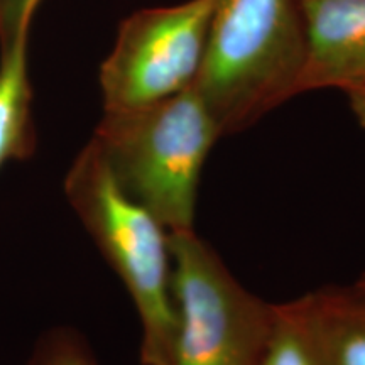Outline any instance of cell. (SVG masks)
<instances>
[{"label": "cell", "instance_id": "1", "mask_svg": "<svg viewBox=\"0 0 365 365\" xmlns=\"http://www.w3.org/2000/svg\"><path fill=\"white\" fill-rule=\"evenodd\" d=\"M304 56L299 0H217L195 90L237 134L299 95Z\"/></svg>", "mask_w": 365, "mask_h": 365}, {"label": "cell", "instance_id": "4", "mask_svg": "<svg viewBox=\"0 0 365 365\" xmlns=\"http://www.w3.org/2000/svg\"><path fill=\"white\" fill-rule=\"evenodd\" d=\"M178 330L173 365H259L274 318L195 230L171 234Z\"/></svg>", "mask_w": 365, "mask_h": 365}, {"label": "cell", "instance_id": "7", "mask_svg": "<svg viewBox=\"0 0 365 365\" xmlns=\"http://www.w3.org/2000/svg\"><path fill=\"white\" fill-rule=\"evenodd\" d=\"M31 29L33 22L0 46V170L11 161L29 159L38 144L29 70Z\"/></svg>", "mask_w": 365, "mask_h": 365}, {"label": "cell", "instance_id": "9", "mask_svg": "<svg viewBox=\"0 0 365 365\" xmlns=\"http://www.w3.org/2000/svg\"><path fill=\"white\" fill-rule=\"evenodd\" d=\"M259 365H331L308 294L274 304L271 333Z\"/></svg>", "mask_w": 365, "mask_h": 365}, {"label": "cell", "instance_id": "11", "mask_svg": "<svg viewBox=\"0 0 365 365\" xmlns=\"http://www.w3.org/2000/svg\"><path fill=\"white\" fill-rule=\"evenodd\" d=\"M43 0H0V46L11 43L22 27L34 22Z\"/></svg>", "mask_w": 365, "mask_h": 365}, {"label": "cell", "instance_id": "2", "mask_svg": "<svg viewBox=\"0 0 365 365\" xmlns=\"http://www.w3.org/2000/svg\"><path fill=\"white\" fill-rule=\"evenodd\" d=\"M65 193L140 319V364L173 365L178 330L171 232L122 190L93 139L80 150Z\"/></svg>", "mask_w": 365, "mask_h": 365}, {"label": "cell", "instance_id": "8", "mask_svg": "<svg viewBox=\"0 0 365 365\" xmlns=\"http://www.w3.org/2000/svg\"><path fill=\"white\" fill-rule=\"evenodd\" d=\"M331 365H365V286H323L308 293Z\"/></svg>", "mask_w": 365, "mask_h": 365}, {"label": "cell", "instance_id": "3", "mask_svg": "<svg viewBox=\"0 0 365 365\" xmlns=\"http://www.w3.org/2000/svg\"><path fill=\"white\" fill-rule=\"evenodd\" d=\"M222 130L195 86L161 102L103 110L91 139L118 185L171 234L195 230L198 185Z\"/></svg>", "mask_w": 365, "mask_h": 365}, {"label": "cell", "instance_id": "5", "mask_svg": "<svg viewBox=\"0 0 365 365\" xmlns=\"http://www.w3.org/2000/svg\"><path fill=\"white\" fill-rule=\"evenodd\" d=\"M215 2L140 9L122 21L98 73L103 110L156 103L195 86Z\"/></svg>", "mask_w": 365, "mask_h": 365}, {"label": "cell", "instance_id": "6", "mask_svg": "<svg viewBox=\"0 0 365 365\" xmlns=\"http://www.w3.org/2000/svg\"><path fill=\"white\" fill-rule=\"evenodd\" d=\"M307 56L299 93L365 83V0H299Z\"/></svg>", "mask_w": 365, "mask_h": 365}, {"label": "cell", "instance_id": "10", "mask_svg": "<svg viewBox=\"0 0 365 365\" xmlns=\"http://www.w3.org/2000/svg\"><path fill=\"white\" fill-rule=\"evenodd\" d=\"M27 365H98V362L78 331L58 327L41 336Z\"/></svg>", "mask_w": 365, "mask_h": 365}, {"label": "cell", "instance_id": "13", "mask_svg": "<svg viewBox=\"0 0 365 365\" xmlns=\"http://www.w3.org/2000/svg\"><path fill=\"white\" fill-rule=\"evenodd\" d=\"M357 282H359V284H360V286H365V274H362V276H360V277H359V279H357Z\"/></svg>", "mask_w": 365, "mask_h": 365}, {"label": "cell", "instance_id": "12", "mask_svg": "<svg viewBox=\"0 0 365 365\" xmlns=\"http://www.w3.org/2000/svg\"><path fill=\"white\" fill-rule=\"evenodd\" d=\"M349 97L350 108H352L355 118H357L359 125L365 129V83L354 86V88L345 91Z\"/></svg>", "mask_w": 365, "mask_h": 365}]
</instances>
